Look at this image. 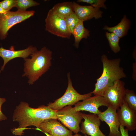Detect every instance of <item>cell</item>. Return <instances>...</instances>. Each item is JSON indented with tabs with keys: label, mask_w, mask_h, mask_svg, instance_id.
<instances>
[{
	"label": "cell",
	"mask_w": 136,
	"mask_h": 136,
	"mask_svg": "<svg viewBox=\"0 0 136 136\" xmlns=\"http://www.w3.org/2000/svg\"><path fill=\"white\" fill-rule=\"evenodd\" d=\"M57 111L44 106L32 108L29 107L28 103L22 102L16 107L13 117V121L18 122L19 126L12 129V132L15 135H20L23 134V131L28 126H34L37 128L45 120H57Z\"/></svg>",
	"instance_id": "obj_1"
},
{
	"label": "cell",
	"mask_w": 136,
	"mask_h": 136,
	"mask_svg": "<svg viewBox=\"0 0 136 136\" xmlns=\"http://www.w3.org/2000/svg\"><path fill=\"white\" fill-rule=\"evenodd\" d=\"M52 52L45 47L37 50L30 56V58H24V73L27 77L28 83L32 84L40 77L47 72L51 66Z\"/></svg>",
	"instance_id": "obj_2"
},
{
	"label": "cell",
	"mask_w": 136,
	"mask_h": 136,
	"mask_svg": "<svg viewBox=\"0 0 136 136\" xmlns=\"http://www.w3.org/2000/svg\"><path fill=\"white\" fill-rule=\"evenodd\" d=\"M101 59L103 66L102 73L97 79L94 89L92 93L95 95L103 96L108 88L126 76L120 66L119 59H109L106 55H103Z\"/></svg>",
	"instance_id": "obj_3"
},
{
	"label": "cell",
	"mask_w": 136,
	"mask_h": 136,
	"mask_svg": "<svg viewBox=\"0 0 136 136\" xmlns=\"http://www.w3.org/2000/svg\"><path fill=\"white\" fill-rule=\"evenodd\" d=\"M35 12L34 10H17L0 14V39H5L11 28L33 16Z\"/></svg>",
	"instance_id": "obj_4"
},
{
	"label": "cell",
	"mask_w": 136,
	"mask_h": 136,
	"mask_svg": "<svg viewBox=\"0 0 136 136\" xmlns=\"http://www.w3.org/2000/svg\"><path fill=\"white\" fill-rule=\"evenodd\" d=\"M67 76L68 84L64 93L54 102L50 103L48 105L49 107L53 110L58 111L67 105L72 106L80 100H83L91 96L92 92L84 94L79 93L73 86L69 73H68Z\"/></svg>",
	"instance_id": "obj_5"
},
{
	"label": "cell",
	"mask_w": 136,
	"mask_h": 136,
	"mask_svg": "<svg viewBox=\"0 0 136 136\" xmlns=\"http://www.w3.org/2000/svg\"><path fill=\"white\" fill-rule=\"evenodd\" d=\"M45 30L49 33L63 38L69 39L72 35L64 18L59 16L50 9L45 19Z\"/></svg>",
	"instance_id": "obj_6"
},
{
	"label": "cell",
	"mask_w": 136,
	"mask_h": 136,
	"mask_svg": "<svg viewBox=\"0 0 136 136\" xmlns=\"http://www.w3.org/2000/svg\"><path fill=\"white\" fill-rule=\"evenodd\" d=\"M58 120L70 131L75 133L80 131L79 124L83 119L80 111H75L71 106L65 107L57 111Z\"/></svg>",
	"instance_id": "obj_7"
},
{
	"label": "cell",
	"mask_w": 136,
	"mask_h": 136,
	"mask_svg": "<svg viewBox=\"0 0 136 136\" xmlns=\"http://www.w3.org/2000/svg\"><path fill=\"white\" fill-rule=\"evenodd\" d=\"M124 82L118 80L105 91L103 97L109 105L117 110L123 104L125 93Z\"/></svg>",
	"instance_id": "obj_8"
},
{
	"label": "cell",
	"mask_w": 136,
	"mask_h": 136,
	"mask_svg": "<svg viewBox=\"0 0 136 136\" xmlns=\"http://www.w3.org/2000/svg\"><path fill=\"white\" fill-rule=\"evenodd\" d=\"M109 105L103 96L95 95L82 101L78 102L75 104V107H72V109L75 111H87L97 115L101 112L99 110L100 107L104 106L107 107Z\"/></svg>",
	"instance_id": "obj_9"
},
{
	"label": "cell",
	"mask_w": 136,
	"mask_h": 136,
	"mask_svg": "<svg viewBox=\"0 0 136 136\" xmlns=\"http://www.w3.org/2000/svg\"><path fill=\"white\" fill-rule=\"evenodd\" d=\"M82 116L84 120L80 131L89 136H106L100 129L101 121L97 115L82 113Z\"/></svg>",
	"instance_id": "obj_10"
},
{
	"label": "cell",
	"mask_w": 136,
	"mask_h": 136,
	"mask_svg": "<svg viewBox=\"0 0 136 136\" xmlns=\"http://www.w3.org/2000/svg\"><path fill=\"white\" fill-rule=\"evenodd\" d=\"M117 110L109 105L106 110L97 115L101 121L105 122L109 126L110 131L108 136H121Z\"/></svg>",
	"instance_id": "obj_11"
},
{
	"label": "cell",
	"mask_w": 136,
	"mask_h": 136,
	"mask_svg": "<svg viewBox=\"0 0 136 136\" xmlns=\"http://www.w3.org/2000/svg\"><path fill=\"white\" fill-rule=\"evenodd\" d=\"M35 129L52 136H72V132L62 125L57 119H48L42 122Z\"/></svg>",
	"instance_id": "obj_12"
},
{
	"label": "cell",
	"mask_w": 136,
	"mask_h": 136,
	"mask_svg": "<svg viewBox=\"0 0 136 136\" xmlns=\"http://www.w3.org/2000/svg\"><path fill=\"white\" fill-rule=\"evenodd\" d=\"M117 110L120 125L125 127L128 131L135 130L136 128V111L129 108L124 100Z\"/></svg>",
	"instance_id": "obj_13"
},
{
	"label": "cell",
	"mask_w": 136,
	"mask_h": 136,
	"mask_svg": "<svg viewBox=\"0 0 136 136\" xmlns=\"http://www.w3.org/2000/svg\"><path fill=\"white\" fill-rule=\"evenodd\" d=\"M37 50L36 47L32 46L24 49L18 50H15L12 46L9 50L1 47L0 48V57L3 58L4 63L1 67L0 73L1 71H3L6 64L11 60L18 57L27 58Z\"/></svg>",
	"instance_id": "obj_14"
},
{
	"label": "cell",
	"mask_w": 136,
	"mask_h": 136,
	"mask_svg": "<svg viewBox=\"0 0 136 136\" xmlns=\"http://www.w3.org/2000/svg\"><path fill=\"white\" fill-rule=\"evenodd\" d=\"M74 12L79 19L83 21L93 18L97 19L102 17L103 12L100 8H95L91 6H82L73 2Z\"/></svg>",
	"instance_id": "obj_15"
},
{
	"label": "cell",
	"mask_w": 136,
	"mask_h": 136,
	"mask_svg": "<svg viewBox=\"0 0 136 136\" xmlns=\"http://www.w3.org/2000/svg\"><path fill=\"white\" fill-rule=\"evenodd\" d=\"M130 26V22L125 15L120 22L116 25L113 27H109L105 26L103 29L113 33L120 38L123 37L126 35Z\"/></svg>",
	"instance_id": "obj_16"
},
{
	"label": "cell",
	"mask_w": 136,
	"mask_h": 136,
	"mask_svg": "<svg viewBox=\"0 0 136 136\" xmlns=\"http://www.w3.org/2000/svg\"><path fill=\"white\" fill-rule=\"evenodd\" d=\"M51 9L55 14L64 18L74 12L73 3L72 2L58 3Z\"/></svg>",
	"instance_id": "obj_17"
},
{
	"label": "cell",
	"mask_w": 136,
	"mask_h": 136,
	"mask_svg": "<svg viewBox=\"0 0 136 136\" xmlns=\"http://www.w3.org/2000/svg\"><path fill=\"white\" fill-rule=\"evenodd\" d=\"M83 22L79 19L72 33L74 38V45L77 48L82 39H86L90 36V31L85 27Z\"/></svg>",
	"instance_id": "obj_18"
},
{
	"label": "cell",
	"mask_w": 136,
	"mask_h": 136,
	"mask_svg": "<svg viewBox=\"0 0 136 136\" xmlns=\"http://www.w3.org/2000/svg\"><path fill=\"white\" fill-rule=\"evenodd\" d=\"M106 36L111 50L115 53L119 52L120 50L119 45L120 38L112 32H106Z\"/></svg>",
	"instance_id": "obj_19"
},
{
	"label": "cell",
	"mask_w": 136,
	"mask_h": 136,
	"mask_svg": "<svg viewBox=\"0 0 136 136\" xmlns=\"http://www.w3.org/2000/svg\"><path fill=\"white\" fill-rule=\"evenodd\" d=\"M124 100L129 108L136 111V94L133 90L125 89Z\"/></svg>",
	"instance_id": "obj_20"
},
{
	"label": "cell",
	"mask_w": 136,
	"mask_h": 136,
	"mask_svg": "<svg viewBox=\"0 0 136 136\" xmlns=\"http://www.w3.org/2000/svg\"><path fill=\"white\" fill-rule=\"evenodd\" d=\"M40 4L39 3L33 0H16L15 7L18 10L25 11L28 8L37 6Z\"/></svg>",
	"instance_id": "obj_21"
},
{
	"label": "cell",
	"mask_w": 136,
	"mask_h": 136,
	"mask_svg": "<svg viewBox=\"0 0 136 136\" xmlns=\"http://www.w3.org/2000/svg\"><path fill=\"white\" fill-rule=\"evenodd\" d=\"M64 19L67 26L72 34L79 19L74 12Z\"/></svg>",
	"instance_id": "obj_22"
},
{
	"label": "cell",
	"mask_w": 136,
	"mask_h": 136,
	"mask_svg": "<svg viewBox=\"0 0 136 136\" xmlns=\"http://www.w3.org/2000/svg\"><path fill=\"white\" fill-rule=\"evenodd\" d=\"M105 0H78L77 2L78 3L83 2L90 4L91 6L95 8H100L107 9L104 3L106 2Z\"/></svg>",
	"instance_id": "obj_23"
},
{
	"label": "cell",
	"mask_w": 136,
	"mask_h": 136,
	"mask_svg": "<svg viewBox=\"0 0 136 136\" xmlns=\"http://www.w3.org/2000/svg\"><path fill=\"white\" fill-rule=\"evenodd\" d=\"M16 0H4L0 2V7L4 10L8 12L15 7Z\"/></svg>",
	"instance_id": "obj_24"
},
{
	"label": "cell",
	"mask_w": 136,
	"mask_h": 136,
	"mask_svg": "<svg viewBox=\"0 0 136 136\" xmlns=\"http://www.w3.org/2000/svg\"><path fill=\"white\" fill-rule=\"evenodd\" d=\"M6 101L5 98L0 97V121L7 119V117L3 113L1 110V108L2 105Z\"/></svg>",
	"instance_id": "obj_25"
},
{
	"label": "cell",
	"mask_w": 136,
	"mask_h": 136,
	"mask_svg": "<svg viewBox=\"0 0 136 136\" xmlns=\"http://www.w3.org/2000/svg\"><path fill=\"white\" fill-rule=\"evenodd\" d=\"M119 129L121 136H129L128 134V130L126 128H124V126L120 125Z\"/></svg>",
	"instance_id": "obj_26"
},
{
	"label": "cell",
	"mask_w": 136,
	"mask_h": 136,
	"mask_svg": "<svg viewBox=\"0 0 136 136\" xmlns=\"http://www.w3.org/2000/svg\"><path fill=\"white\" fill-rule=\"evenodd\" d=\"M7 12L3 10L0 7V14L5 13Z\"/></svg>",
	"instance_id": "obj_27"
},
{
	"label": "cell",
	"mask_w": 136,
	"mask_h": 136,
	"mask_svg": "<svg viewBox=\"0 0 136 136\" xmlns=\"http://www.w3.org/2000/svg\"><path fill=\"white\" fill-rule=\"evenodd\" d=\"M72 136H89V135H87L86 134H84V136H82L80 134H78L77 133H76L75 135H72Z\"/></svg>",
	"instance_id": "obj_28"
},
{
	"label": "cell",
	"mask_w": 136,
	"mask_h": 136,
	"mask_svg": "<svg viewBox=\"0 0 136 136\" xmlns=\"http://www.w3.org/2000/svg\"><path fill=\"white\" fill-rule=\"evenodd\" d=\"M47 136H52L51 135L49 134V133H47V132H44V133Z\"/></svg>",
	"instance_id": "obj_29"
}]
</instances>
